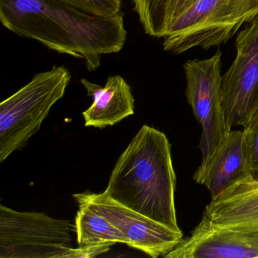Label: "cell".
<instances>
[{
  "instance_id": "obj_1",
  "label": "cell",
  "mask_w": 258,
  "mask_h": 258,
  "mask_svg": "<svg viewBox=\"0 0 258 258\" xmlns=\"http://www.w3.org/2000/svg\"><path fill=\"white\" fill-rule=\"evenodd\" d=\"M0 22L19 37L84 60L90 72L102 55L121 51L127 37L123 13L90 14L60 0H0Z\"/></svg>"
},
{
  "instance_id": "obj_2",
  "label": "cell",
  "mask_w": 258,
  "mask_h": 258,
  "mask_svg": "<svg viewBox=\"0 0 258 258\" xmlns=\"http://www.w3.org/2000/svg\"><path fill=\"white\" fill-rule=\"evenodd\" d=\"M176 183L168 139L144 125L119 157L105 191L121 205L181 232L175 208Z\"/></svg>"
},
{
  "instance_id": "obj_3",
  "label": "cell",
  "mask_w": 258,
  "mask_h": 258,
  "mask_svg": "<svg viewBox=\"0 0 258 258\" xmlns=\"http://www.w3.org/2000/svg\"><path fill=\"white\" fill-rule=\"evenodd\" d=\"M72 80L64 66L37 74L0 104V162L38 132L52 107L64 96Z\"/></svg>"
},
{
  "instance_id": "obj_4",
  "label": "cell",
  "mask_w": 258,
  "mask_h": 258,
  "mask_svg": "<svg viewBox=\"0 0 258 258\" xmlns=\"http://www.w3.org/2000/svg\"><path fill=\"white\" fill-rule=\"evenodd\" d=\"M258 16V0H197L167 31L164 50L181 54L227 42L244 24Z\"/></svg>"
},
{
  "instance_id": "obj_5",
  "label": "cell",
  "mask_w": 258,
  "mask_h": 258,
  "mask_svg": "<svg viewBox=\"0 0 258 258\" xmlns=\"http://www.w3.org/2000/svg\"><path fill=\"white\" fill-rule=\"evenodd\" d=\"M72 223L43 212L0 205V258H61L70 248Z\"/></svg>"
},
{
  "instance_id": "obj_6",
  "label": "cell",
  "mask_w": 258,
  "mask_h": 258,
  "mask_svg": "<svg viewBox=\"0 0 258 258\" xmlns=\"http://www.w3.org/2000/svg\"><path fill=\"white\" fill-rule=\"evenodd\" d=\"M221 58L222 52L217 51L211 58L189 60L183 66L187 100L202 129L199 144L202 164L196 171L205 168L231 131L222 104Z\"/></svg>"
},
{
  "instance_id": "obj_7",
  "label": "cell",
  "mask_w": 258,
  "mask_h": 258,
  "mask_svg": "<svg viewBox=\"0 0 258 258\" xmlns=\"http://www.w3.org/2000/svg\"><path fill=\"white\" fill-rule=\"evenodd\" d=\"M236 57L222 78L226 124L244 126L258 107V16L238 34Z\"/></svg>"
},
{
  "instance_id": "obj_8",
  "label": "cell",
  "mask_w": 258,
  "mask_h": 258,
  "mask_svg": "<svg viewBox=\"0 0 258 258\" xmlns=\"http://www.w3.org/2000/svg\"><path fill=\"white\" fill-rule=\"evenodd\" d=\"M78 204H84L105 217L126 237L127 245L144 252L152 257L165 256L183 238L176 232L143 215L119 202L106 191L75 194Z\"/></svg>"
},
{
  "instance_id": "obj_9",
  "label": "cell",
  "mask_w": 258,
  "mask_h": 258,
  "mask_svg": "<svg viewBox=\"0 0 258 258\" xmlns=\"http://www.w3.org/2000/svg\"><path fill=\"white\" fill-rule=\"evenodd\" d=\"M164 257H258V244L237 232L220 227L203 214L191 235L182 238Z\"/></svg>"
},
{
  "instance_id": "obj_10",
  "label": "cell",
  "mask_w": 258,
  "mask_h": 258,
  "mask_svg": "<svg viewBox=\"0 0 258 258\" xmlns=\"http://www.w3.org/2000/svg\"><path fill=\"white\" fill-rule=\"evenodd\" d=\"M195 182L205 185L211 200H217L240 184L252 179L249 171L243 131H231Z\"/></svg>"
},
{
  "instance_id": "obj_11",
  "label": "cell",
  "mask_w": 258,
  "mask_h": 258,
  "mask_svg": "<svg viewBox=\"0 0 258 258\" xmlns=\"http://www.w3.org/2000/svg\"><path fill=\"white\" fill-rule=\"evenodd\" d=\"M204 214L220 227L258 244V180L250 179L211 200Z\"/></svg>"
},
{
  "instance_id": "obj_12",
  "label": "cell",
  "mask_w": 258,
  "mask_h": 258,
  "mask_svg": "<svg viewBox=\"0 0 258 258\" xmlns=\"http://www.w3.org/2000/svg\"><path fill=\"white\" fill-rule=\"evenodd\" d=\"M81 83L93 100L91 106L83 112L85 126H113L134 114V95L129 84L120 75L109 77L103 87L84 78Z\"/></svg>"
},
{
  "instance_id": "obj_13",
  "label": "cell",
  "mask_w": 258,
  "mask_h": 258,
  "mask_svg": "<svg viewBox=\"0 0 258 258\" xmlns=\"http://www.w3.org/2000/svg\"><path fill=\"white\" fill-rule=\"evenodd\" d=\"M75 230L79 246L106 242L128 244L125 235L109 220L84 204H79Z\"/></svg>"
},
{
  "instance_id": "obj_14",
  "label": "cell",
  "mask_w": 258,
  "mask_h": 258,
  "mask_svg": "<svg viewBox=\"0 0 258 258\" xmlns=\"http://www.w3.org/2000/svg\"><path fill=\"white\" fill-rule=\"evenodd\" d=\"M171 0H133L134 11L145 32L163 38L167 29V13Z\"/></svg>"
},
{
  "instance_id": "obj_15",
  "label": "cell",
  "mask_w": 258,
  "mask_h": 258,
  "mask_svg": "<svg viewBox=\"0 0 258 258\" xmlns=\"http://www.w3.org/2000/svg\"><path fill=\"white\" fill-rule=\"evenodd\" d=\"M243 127L249 171L252 179L258 180V107Z\"/></svg>"
},
{
  "instance_id": "obj_16",
  "label": "cell",
  "mask_w": 258,
  "mask_h": 258,
  "mask_svg": "<svg viewBox=\"0 0 258 258\" xmlns=\"http://www.w3.org/2000/svg\"><path fill=\"white\" fill-rule=\"evenodd\" d=\"M114 243L106 242L100 244L79 246L77 248L71 247L61 256V258H91L106 253Z\"/></svg>"
},
{
  "instance_id": "obj_17",
  "label": "cell",
  "mask_w": 258,
  "mask_h": 258,
  "mask_svg": "<svg viewBox=\"0 0 258 258\" xmlns=\"http://www.w3.org/2000/svg\"><path fill=\"white\" fill-rule=\"evenodd\" d=\"M197 0H171L169 6L167 13V29L166 34L169 28L185 13L188 11Z\"/></svg>"
}]
</instances>
